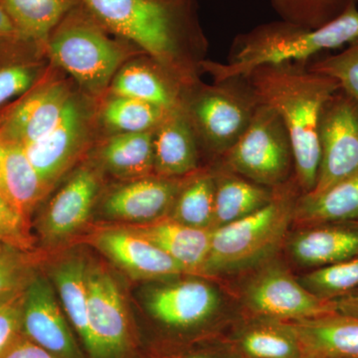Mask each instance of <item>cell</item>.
<instances>
[{"label":"cell","instance_id":"34","mask_svg":"<svg viewBox=\"0 0 358 358\" xmlns=\"http://www.w3.org/2000/svg\"><path fill=\"white\" fill-rule=\"evenodd\" d=\"M242 350L253 358H300L301 348L285 324L250 329L241 339Z\"/></svg>","mask_w":358,"mask_h":358},{"label":"cell","instance_id":"16","mask_svg":"<svg viewBox=\"0 0 358 358\" xmlns=\"http://www.w3.org/2000/svg\"><path fill=\"white\" fill-rule=\"evenodd\" d=\"M98 171L83 166L73 173L50 200L41 221V232L47 241L64 240L88 220L100 192Z\"/></svg>","mask_w":358,"mask_h":358},{"label":"cell","instance_id":"21","mask_svg":"<svg viewBox=\"0 0 358 358\" xmlns=\"http://www.w3.org/2000/svg\"><path fill=\"white\" fill-rule=\"evenodd\" d=\"M49 66L43 45L21 36L0 41V113L38 83Z\"/></svg>","mask_w":358,"mask_h":358},{"label":"cell","instance_id":"14","mask_svg":"<svg viewBox=\"0 0 358 358\" xmlns=\"http://www.w3.org/2000/svg\"><path fill=\"white\" fill-rule=\"evenodd\" d=\"M150 315L166 326L188 329L211 319L221 305L220 294L202 280H178L160 284L145 294Z\"/></svg>","mask_w":358,"mask_h":358},{"label":"cell","instance_id":"1","mask_svg":"<svg viewBox=\"0 0 358 358\" xmlns=\"http://www.w3.org/2000/svg\"><path fill=\"white\" fill-rule=\"evenodd\" d=\"M115 36L188 89L199 83L207 41L195 0H78Z\"/></svg>","mask_w":358,"mask_h":358},{"label":"cell","instance_id":"26","mask_svg":"<svg viewBox=\"0 0 358 358\" xmlns=\"http://www.w3.org/2000/svg\"><path fill=\"white\" fill-rule=\"evenodd\" d=\"M215 174V204L212 230L247 217L266 206L275 188L253 182L221 167Z\"/></svg>","mask_w":358,"mask_h":358},{"label":"cell","instance_id":"13","mask_svg":"<svg viewBox=\"0 0 358 358\" xmlns=\"http://www.w3.org/2000/svg\"><path fill=\"white\" fill-rule=\"evenodd\" d=\"M58 303L55 289L48 280L33 279L24 289L23 331L26 338L56 358H81Z\"/></svg>","mask_w":358,"mask_h":358},{"label":"cell","instance_id":"17","mask_svg":"<svg viewBox=\"0 0 358 358\" xmlns=\"http://www.w3.org/2000/svg\"><path fill=\"white\" fill-rule=\"evenodd\" d=\"M96 248L136 279L160 280L190 273L169 254L131 229L103 231Z\"/></svg>","mask_w":358,"mask_h":358},{"label":"cell","instance_id":"3","mask_svg":"<svg viewBox=\"0 0 358 358\" xmlns=\"http://www.w3.org/2000/svg\"><path fill=\"white\" fill-rule=\"evenodd\" d=\"M357 41L358 3L352 0L336 20L315 29L282 20L257 26L236 37L227 62L204 60L201 72L216 83L243 79L261 66L307 63L317 54Z\"/></svg>","mask_w":358,"mask_h":358},{"label":"cell","instance_id":"43","mask_svg":"<svg viewBox=\"0 0 358 358\" xmlns=\"http://www.w3.org/2000/svg\"><path fill=\"white\" fill-rule=\"evenodd\" d=\"M187 358H209V357H199V355H197V357H187Z\"/></svg>","mask_w":358,"mask_h":358},{"label":"cell","instance_id":"27","mask_svg":"<svg viewBox=\"0 0 358 358\" xmlns=\"http://www.w3.org/2000/svg\"><path fill=\"white\" fill-rule=\"evenodd\" d=\"M294 220L310 226L358 222V176L322 192L301 193L294 207Z\"/></svg>","mask_w":358,"mask_h":358},{"label":"cell","instance_id":"33","mask_svg":"<svg viewBox=\"0 0 358 358\" xmlns=\"http://www.w3.org/2000/svg\"><path fill=\"white\" fill-rule=\"evenodd\" d=\"M352 0H270L282 20L305 26L322 27L336 20Z\"/></svg>","mask_w":358,"mask_h":358},{"label":"cell","instance_id":"15","mask_svg":"<svg viewBox=\"0 0 358 358\" xmlns=\"http://www.w3.org/2000/svg\"><path fill=\"white\" fill-rule=\"evenodd\" d=\"M186 178L152 176L127 181L106 196L103 213L110 219L131 222L159 220L171 212Z\"/></svg>","mask_w":358,"mask_h":358},{"label":"cell","instance_id":"12","mask_svg":"<svg viewBox=\"0 0 358 358\" xmlns=\"http://www.w3.org/2000/svg\"><path fill=\"white\" fill-rule=\"evenodd\" d=\"M86 348L93 358H119L129 341V322L119 286L100 267L89 268Z\"/></svg>","mask_w":358,"mask_h":358},{"label":"cell","instance_id":"25","mask_svg":"<svg viewBox=\"0 0 358 358\" xmlns=\"http://www.w3.org/2000/svg\"><path fill=\"white\" fill-rule=\"evenodd\" d=\"M157 222L129 229L166 252L190 273L200 272L208 254L212 230L189 227L169 217Z\"/></svg>","mask_w":358,"mask_h":358},{"label":"cell","instance_id":"7","mask_svg":"<svg viewBox=\"0 0 358 358\" xmlns=\"http://www.w3.org/2000/svg\"><path fill=\"white\" fill-rule=\"evenodd\" d=\"M222 157V167L243 178L277 188L294 171L293 145L286 124L268 106L259 103L249 126Z\"/></svg>","mask_w":358,"mask_h":358},{"label":"cell","instance_id":"45","mask_svg":"<svg viewBox=\"0 0 358 358\" xmlns=\"http://www.w3.org/2000/svg\"><path fill=\"white\" fill-rule=\"evenodd\" d=\"M357 3H358V0H357Z\"/></svg>","mask_w":358,"mask_h":358},{"label":"cell","instance_id":"35","mask_svg":"<svg viewBox=\"0 0 358 358\" xmlns=\"http://www.w3.org/2000/svg\"><path fill=\"white\" fill-rule=\"evenodd\" d=\"M308 66L315 72L333 78L358 103V41L341 53L317 59Z\"/></svg>","mask_w":358,"mask_h":358},{"label":"cell","instance_id":"37","mask_svg":"<svg viewBox=\"0 0 358 358\" xmlns=\"http://www.w3.org/2000/svg\"><path fill=\"white\" fill-rule=\"evenodd\" d=\"M27 220L0 195V240L14 248H31Z\"/></svg>","mask_w":358,"mask_h":358},{"label":"cell","instance_id":"5","mask_svg":"<svg viewBox=\"0 0 358 358\" xmlns=\"http://www.w3.org/2000/svg\"><path fill=\"white\" fill-rule=\"evenodd\" d=\"M301 189L291 180L275 188L272 200L260 210L212 230L206 260L200 273L232 274L255 267L277 251L294 221Z\"/></svg>","mask_w":358,"mask_h":358},{"label":"cell","instance_id":"39","mask_svg":"<svg viewBox=\"0 0 358 358\" xmlns=\"http://www.w3.org/2000/svg\"><path fill=\"white\" fill-rule=\"evenodd\" d=\"M2 358H56L27 338H18Z\"/></svg>","mask_w":358,"mask_h":358},{"label":"cell","instance_id":"18","mask_svg":"<svg viewBox=\"0 0 358 358\" xmlns=\"http://www.w3.org/2000/svg\"><path fill=\"white\" fill-rule=\"evenodd\" d=\"M185 89L152 59L129 60L115 75L108 93L166 110L180 109Z\"/></svg>","mask_w":358,"mask_h":358},{"label":"cell","instance_id":"24","mask_svg":"<svg viewBox=\"0 0 358 358\" xmlns=\"http://www.w3.org/2000/svg\"><path fill=\"white\" fill-rule=\"evenodd\" d=\"M48 192L23 148L0 141V195L27 220Z\"/></svg>","mask_w":358,"mask_h":358},{"label":"cell","instance_id":"41","mask_svg":"<svg viewBox=\"0 0 358 358\" xmlns=\"http://www.w3.org/2000/svg\"><path fill=\"white\" fill-rule=\"evenodd\" d=\"M20 36L8 16L4 13L3 9L0 7V41L3 40L13 38V37Z\"/></svg>","mask_w":358,"mask_h":358},{"label":"cell","instance_id":"32","mask_svg":"<svg viewBox=\"0 0 358 358\" xmlns=\"http://www.w3.org/2000/svg\"><path fill=\"white\" fill-rule=\"evenodd\" d=\"M301 285L317 298L331 301L358 289V256L317 268L301 278Z\"/></svg>","mask_w":358,"mask_h":358},{"label":"cell","instance_id":"19","mask_svg":"<svg viewBox=\"0 0 358 358\" xmlns=\"http://www.w3.org/2000/svg\"><path fill=\"white\" fill-rule=\"evenodd\" d=\"M155 176L186 178L199 169V143L183 108L171 110L154 129Z\"/></svg>","mask_w":358,"mask_h":358},{"label":"cell","instance_id":"9","mask_svg":"<svg viewBox=\"0 0 358 358\" xmlns=\"http://www.w3.org/2000/svg\"><path fill=\"white\" fill-rule=\"evenodd\" d=\"M75 84L50 64L44 77L21 98L0 113V141L27 147L56 126Z\"/></svg>","mask_w":358,"mask_h":358},{"label":"cell","instance_id":"36","mask_svg":"<svg viewBox=\"0 0 358 358\" xmlns=\"http://www.w3.org/2000/svg\"><path fill=\"white\" fill-rule=\"evenodd\" d=\"M24 289L0 296V358L20 338L22 329Z\"/></svg>","mask_w":358,"mask_h":358},{"label":"cell","instance_id":"2","mask_svg":"<svg viewBox=\"0 0 358 358\" xmlns=\"http://www.w3.org/2000/svg\"><path fill=\"white\" fill-rule=\"evenodd\" d=\"M243 79L257 102L274 110L284 121L293 145L294 179L301 192H312L320 162V112L341 86L303 62L261 66Z\"/></svg>","mask_w":358,"mask_h":358},{"label":"cell","instance_id":"11","mask_svg":"<svg viewBox=\"0 0 358 358\" xmlns=\"http://www.w3.org/2000/svg\"><path fill=\"white\" fill-rule=\"evenodd\" d=\"M245 303L254 313L298 320L334 313V303L310 293L280 264H268L245 289Z\"/></svg>","mask_w":358,"mask_h":358},{"label":"cell","instance_id":"40","mask_svg":"<svg viewBox=\"0 0 358 358\" xmlns=\"http://www.w3.org/2000/svg\"><path fill=\"white\" fill-rule=\"evenodd\" d=\"M331 301L334 303V312L336 313L358 317V289Z\"/></svg>","mask_w":358,"mask_h":358},{"label":"cell","instance_id":"22","mask_svg":"<svg viewBox=\"0 0 358 358\" xmlns=\"http://www.w3.org/2000/svg\"><path fill=\"white\" fill-rule=\"evenodd\" d=\"M289 251L305 267L322 268L358 256V223L313 225L292 238Z\"/></svg>","mask_w":358,"mask_h":358},{"label":"cell","instance_id":"10","mask_svg":"<svg viewBox=\"0 0 358 358\" xmlns=\"http://www.w3.org/2000/svg\"><path fill=\"white\" fill-rule=\"evenodd\" d=\"M319 141L320 162L313 192L358 176V103L341 89L320 112Z\"/></svg>","mask_w":358,"mask_h":358},{"label":"cell","instance_id":"42","mask_svg":"<svg viewBox=\"0 0 358 358\" xmlns=\"http://www.w3.org/2000/svg\"><path fill=\"white\" fill-rule=\"evenodd\" d=\"M3 247H4L3 242H2L1 240H0V257L3 256V252H4Z\"/></svg>","mask_w":358,"mask_h":358},{"label":"cell","instance_id":"4","mask_svg":"<svg viewBox=\"0 0 358 358\" xmlns=\"http://www.w3.org/2000/svg\"><path fill=\"white\" fill-rule=\"evenodd\" d=\"M133 47L79 3L52 31L45 52L50 64L65 73L82 94L99 102L131 54L141 53Z\"/></svg>","mask_w":358,"mask_h":358},{"label":"cell","instance_id":"31","mask_svg":"<svg viewBox=\"0 0 358 358\" xmlns=\"http://www.w3.org/2000/svg\"><path fill=\"white\" fill-rule=\"evenodd\" d=\"M88 272L87 263L80 258L67 259L52 271V279L63 310L85 345L89 338L87 324Z\"/></svg>","mask_w":358,"mask_h":358},{"label":"cell","instance_id":"20","mask_svg":"<svg viewBox=\"0 0 358 358\" xmlns=\"http://www.w3.org/2000/svg\"><path fill=\"white\" fill-rule=\"evenodd\" d=\"M306 355L358 358V317L334 313L285 324Z\"/></svg>","mask_w":358,"mask_h":358},{"label":"cell","instance_id":"28","mask_svg":"<svg viewBox=\"0 0 358 358\" xmlns=\"http://www.w3.org/2000/svg\"><path fill=\"white\" fill-rule=\"evenodd\" d=\"M78 4V0H0V7L18 34L43 46L52 31Z\"/></svg>","mask_w":358,"mask_h":358},{"label":"cell","instance_id":"44","mask_svg":"<svg viewBox=\"0 0 358 358\" xmlns=\"http://www.w3.org/2000/svg\"><path fill=\"white\" fill-rule=\"evenodd\" d=\"M300 358H315V357H310V355H305V357H300Z\"/></svg>","mask_w":358,"mask_h":358},{"label":"cell","instance_id":"8","mask_svg":"<svg viewBox=\"0 0 358 358\" xmlns=\"http://www.w3.org/2000/svg\"><path fill=\"white\" fill-rule=\"evenodd\" d=\"M98 102L76 90L56 126L23 148L42 182L50 190L90 147L98 124Z\"/></svg>","mask_w":358,"mask_h":358},{"label":"cell","instance_id":"6","mask_svg":"<svg viewBox=\"0 0 358 358\" xmlns=\"http://www.w3.org/2000/svg\"><path fill=\"white\" fill-rule=\"evenodd\" d=\"M258 105L244 79L206 85L201 81L183 94L185 110L199 145L221 157L243 134Z\"/></svg>","mask_w":358,"mask_h":358},{"label":"cell","instance_id":"29","mask_svg":"<svg viewBox=\"0 0 358 358\" xmlns=\"http://www.w3.org/2000/svg\"><path fill=\"white\" fill-rule=\"evenodd\" d=\"M171 110L107 93L98 102L96 124L110 134L154 131Z\"/></svg>","mask_w":358,"mask_h":358},{"label":"cell","instance_id":"23","mask_svg":"<svg viewBox=\"0 0 358 358\" xmlns=\"http://www.w3.org/2000/svg\"><path fill=\"white\" fill-rule=\"evenodd\" d=\"M95 155L103 171L122 180L155 176L154 131L110 134L96 145Z\"/></svg>","mask_w":358,"mask_h":358},{"label":"cell","instance_id":"30","mask_svg":"<svg viewBox=\"0 0 358 358\" xmlns=\"http://www.w3.org/2000/svg\"><path fill=\"white\" fill-rule=\"evenodd\" d=\"M214 204L215 174L208 169H199L186 178L169 212V218L189 227L212 230Z\"/></svg>","mask_w":358,"mask_h":358},{"label":"cell","instance_id":"38","mask_svg":"<svg viewBox=\"0 0 358 358\" xmlns=\"http://www.w3.org/2000/svg\"><path fill=\"white\" fill-rule=\"evenodd\" d=\"M22 280L20 264L8 257H0V296L22 289Z\"/></svg>","mask_w":358,"mask_h":358}]
</instances>
